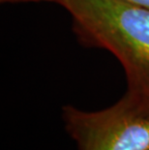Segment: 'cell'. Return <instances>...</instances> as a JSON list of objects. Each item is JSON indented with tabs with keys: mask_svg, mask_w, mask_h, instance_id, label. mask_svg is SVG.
I'll list each match as a JSON object with an SVG mask.
<instances>
[{
	"mask_svg": "<svg viewBox=\"0 0 149 150\" xmlns=\"http://www.w3.org/2000/svg\"><path fill=\"white\" fill-rule=\"evenodd\" d=\"M85 47L107 50L121 64L126 91L119 99L149 118V9L125 0H56Z\"/></svg>",
	"mask_w": 149,
	"mask_h": 150,
	"instance_id": "1",
	"label": "cell"
},
{
	"mask_svg": "<svg viewBox=\"0 0 149 150\" xmlns=\"http://www.w3.org/2000/svg\"><path fill=\"white\" fill-rule=\"evenodd\" d=\"M61 117L78 150H149V118L120 100L98 110L66 105Z\"/></svg>",
	"mask_w": 149,
	"mask_h": 150,
	"instance_id": "2",
	"label": "cell"
},
{
	"mask_svg": "<svg viewBox=\"0 0 149 150\" xmlns=\"http://www.w3.org/2000/svg\"><path fill=\"white\" fill-rule=\"evenodd\" d=\"M1 3H17V2H56V0H0Z\"/></svg>",
	"mask_w": 149,
	"mask_h": 150,
	"instance_id": "3",
	"label": "cell"
},
{
	"mask_svg": "<svg viewBox=\"0 0 149 150\" xmlns=\"http://www.w3.org/2000/svg\"><path fill=\"white\" fill-rule=\"evenodd\" d=\"M125 1L131 2L133 4H137V5L142 6V7L149 9V0H125Z\"/></svg>",
	"mask_w": 149,
	"mask_h": 150,
	"instance_id": "4",
	"label": "cell"
}]
</instances>
